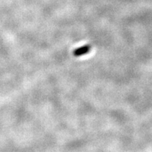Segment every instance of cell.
<instances>
[{
	"label": "cell",
	"mask_w": 152,
	"mask_h": 152,
	"mask_svg": "<svg viewBox=\"0 0 152 152\" xmlns=\"http://www.w3.org/2000/svg\"><path fill=\"white\" fill-rule=\"evenodd\" d=\"M90 46L88 45V44H86V45H84L82 47L77 48V49H75L73 51V55L75 57H80V56L87 54L89 52V50H90Z\"/></svg>",
	"instance_id": "cell-1"
}]
</instances>
